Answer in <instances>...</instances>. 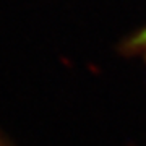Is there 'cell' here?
I'll return each mask as SVG.
<instances>
[{
	"mask_svg": "<svg viewBox=\"0 0 146 146\" xmlns=\"http://www.w3.org/2000/svg\"><path fill=\"white\" fill-rule=\"evenodd\" d=\"M133 47L146 50V31L140 33V34H138V36L135 37V39H133Z\"/></svg>",
	"mask_w": 146,
	"mask_h": 146,
	"instance_id": "1",
	"label": "cell"
},
{
	"mask_svg": "<svg viewBox=\"0 0 146 146\" xmlns=\"http://www.w3.org/2000/svg\"><path fill=\"white\" fill-rule=\"evenodd\" d=\"M0 146H7V143H5V141H2V140H0Z\"/></svg>",
	"mask_w": 146,
	"mask_h": 146,
	"instance_id": "2",
	"label": "cell"
}]
</instances>
